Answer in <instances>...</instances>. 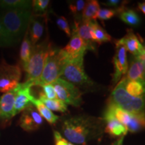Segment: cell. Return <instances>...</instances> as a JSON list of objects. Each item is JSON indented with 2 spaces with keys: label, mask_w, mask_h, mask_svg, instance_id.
I'll return each instance as SVG.
<instances>
[{
  "label": "cell",
  "mask_w": 145,
  "mask_h": 145,
  "mask_svg": "<svg viewBox=\"0 0 145 145\" xmlns=\"http://www.w3.org/2000/svg\"><path fill=\"white\" fill-rule=\"evenodd\" d=\"M93 21L75 22L73 28L77 32L79 37L86 42L89 47V50H95V39L93 32Z\"/></svg>",
  "instance_id": "13"
},
{
  "label": "cell",
  "mask_w": 145,
  "mask_h": 145,
  "mask_svg": "<svg viewBox=\"0 0 145 145\" xmlns=\"http://www.w3.org/2000/svg\"><path fill=\"white\" fill-rule=\"evenodd\" d=\"M93 32L95 39V43L101 44L103 43L112 41V37L108 32L101 27L95 20L93 21Z\"/></svg>",
  "instance_id": "27"
},
{
  "label": "cell",
  "mask_w": 145,
  "mask_h": 145,
  "mask_svg": "<svg viewBox=\"0 0 145 145\" xmlns=\"http://www.w3.org/2000/svg\"><path fill=\"white\" fill-rule=\"evenodd\" d=\"M57 95V98L66 104L79 107L82 104L83 93L72 83L59 78L51 83Z\"/></svg>",
  "instance_id": "7"
},
{
  "label": "cell",
  "mask_w": 145,
  "mask_h": 145,
  "mask_svg": "<svg viewBox=\"0 0 145 145\" xmlns=\"http://www.w3.org/2000/svg\"><path fill=\"white\" fill-rule=\"evenodd\" d=\"M125 8V7L119 9H99L96 16V19L101 20H108L111 19L117 14H120Z\"/></svg>",
  "instance_id": "29"
},
{
  "label": "cell",
  "mask_w": 145,
  "mask_h": 145,
  "mask_svg": "<svg viewBox=\"0 0 145 145\" xmlns=\"http://www.w3.org/2000/svg\"><path fill=\"white\" fill-rule=\"evenodd\" d=\"M32 46L31 41L29 38L28 30H26V33L24 36V39L22 42L20 46V57L21 63L22 64L23 68H24L28 64L29 59L31 56L32 51Z\"/></svg>",
  "instance_id": "21"
},
{
  "label": "cell",
  "mask_w": 145,
  "mask_h": 145,
  "mask_svg": "<svg viewBox=\"0 0 145 145\" xmlns=\"http://www.w3.org/2000/svg\"><path fill=\"white\" fill-rule=\"evenodd\" d=\"M34 83L31 81H26L24 83H19L15 88L16 95L14 105V116L23 112L30 106L34 96L31 93V88Z\"/></svg>",
  "instance_id": "9"
},
{
  "label": "cell",
  "mask_w": 145,
  "mask_h": 145,
  "mask_svg": "<svg viewBox=\"0 0 145 145\" xmlns=\"http://www.w3.org/2000/svg\"><path fill=\"white\" fill-rule=\"evenodd\" d=\"M125 89L134 97H142L144 93V82L141 81L128 80L123 77Z\"/></svg>",
  "instance_id": "20"
},
{
  "label": "cell",
  "mask_w": 145,
  "mask_h": 145,
  "mask_svg": "<svg viewBox=\"0 0 145 145\" xmlns=\"http://www.w3.org/2000/svg\"><path fill=\"white\" fill-rule=\"evenodd\" d=\"M61 77L75 86H91L94 84L84 70L83 57L67 60L63 68Z\"/></svg>",
  "instance_id": "6"
},
{
  "label": "cell",
  "mask_w": 145,
  "mask_h": 145,
  "mask_svg": "<svg viewBox=\"0 0 145 145\" xmlns=\"http://www.w3.org/2000/svg\"><path fill=\"white\" fill-rule=\"evenodd\" d=\"M54 145H67L69 141L63 138L58 131H54Z\"/></svg>",
  "instance_id": "34"
},
{
  "label": "cell",
  "mask_w": 145,
  "mask_h": 145,
  "mask_svg": "<svg viewBox=\"0 0 145 145\" xmlns=\"http://www.w3.org/2000/svg\"><path fill=\"white\" fill-rule=\"evenodd\" d=\"M31 16V10H2L0 12V24L13 45L19 42L26 33Z\"/></svg>",
  "instance_id": "2"
},
{
  "label": "cell",
  "mask_w": 145,
  "mask_h": 145,
  "mask_svg": "<svg viewBox=\"0 0 145 145\" xmlns=\"http://www.w3.org/2000/svg\"><path fill=\"white\" fill-rule=\"evenodd\" d=\"M145 53L139 56H133L130 59V67L126 72V79L128 80L141 81L144 82Z\"/></svg>",
  "instance_id": "16"
},
{
  "label": "cell",
  "mask_w": 145,
  "mask_h": 145,
  "mask_svg": "<svg viewBox=\"0 0 145 145\" xmlns=\"http://www.w3.org/2000/svg\"><path fill=\"white\" fill-rule=\"evenodd\" d=\"M144 113L132 114L131 120L126 126L128 132L135 133L140 131L144 127Z\"/></svg>",
  "instance_id": "26"
},
{
  "label": "cell",
  "mask_w": 145,
  "mask_h": 145,
  "mask_svg": "<svg viewBox=\"0 0 145 145\" xmlns=\"http://www.w3.org/2000/svg\"><path fill=\"white\" fill-rule=\"evenodd\" d=\"M106 125H104V132L113 138L125 137L128 133V130L124 125L119 122L114 118H108L103 120Z\"/></svg>",
  "instance_id": "18"
},
{
  "label": "cell",
  "mask_w": 145,
  "mask_h": 145,
  "mask_svg": "<svg viewBox=\"0 0 145 145\" xmlns=\"http://www.w3.org/2000/svg\"><path fill=\"white\" fill-rule=\"evenodd\" d=\"M39 99L50 110L60 112H67V104L59 99H49L46 98L44 94L40 93V94Z\"/></svg>",
  "instance_id": "24"
},
{
  "label": "cell",
  "mask_w": 145,
  "mask_h": 145,
  "mask_svg": "<svg viewBox=\"0 0 145 145\" xmlns=\"http://www.w3.org/2000/svg\"><path fill=\"white\" fill-rule=\"evenodd\" d=\"M67 58L62 49L52 48L47 56L42 72L39 79L34 81V86L51 84L61 77L63 68Z\"/></svg>",
  "instance_id": "3"
},
{
  "label": "cell",
  "mask_w": 145,
  "mask_h": 145,
  "mask_svg": "<svg viewBox=\"0 0 145 145\" xmlns=\"http://www.w3.org/2000/svg\"><path fill=\"white\" fill-rule=\"evenodd\" d=\"M116 50L113 58V64L114 72L112 75L113 84L117 83L123 75L126 74L128 69V61H127L126 50L125 47L120 44H116Z\"/></svg>",
  "instance_id": "12"
},
{
  "label": "cell",
  "mask_w": 145,
  "mask_h": 145,
  "mask_svg": "<svg viewBox=\"0 0 145 145\" xmlns=\"http://www.w3.org/2000/svg\"><path fill=\"white\" fill-rule=\"evenodd\" d=\"M50 3L49 0H34L32 1V8L34 14L46 15V11Z\"/></svg>",
  "instance_id": "30"
},
{
  "label": "cell",
  "mask_w": 145,
  "mask_h": 145,
  "mask_svg": "<svg viewBox=\"0 0 145 145\" xmlns=\"http://www.w3.org/2000/svg\"><path fill=\"white\" fill-rule=\"evenodd\" d=\"M120 14L121 20L132 26H137L140 24V18L135 10L125 8Z\"/></svg>",
  "instance_id": "25"
},
{
  "label": "cell",
  "mask_w": 145,
  "mask_h": 145,
  "mask_svg": "<svg viewBox=\"0 0 145 145\" xmlns=\"http://www.w3.org/2000/svg\"><path fill=\"white\" fill-rule=\"evenodd\" d=\"M46 15H36L32 14L29 22L28 30L29 38L32 46L37 44L43 35L44 30V23L46 20Z\"/></svg>",
  "instance_id": "15"
},
{
  "label": "cell",
  "mask_w": 145,
  "mask_h": 145,
  "mask_svg": "<svg viewBox=\"0 0 145 145\" xmlns=\"http://www.w3.org/2000/svg\"><path fill=\"white\" fill-rule=\"evenodd\" d=\"M125 3H126V1L122 3V1H120V0H109V1H107L106 2L102 3V4L107 5V6L114 7V8H116L117 7V9H119L124 7V5Z\"/></svg>",
  "instance_id": "35"
},
{
  "label": "cell",
  "mask_w": 145,
  "mask_h": 145,
  "mask_svg": "<svg viewBox=\"0 0 145 145\" xmlns=\"http://www.w3.org/2000/svg\"><path fill=\"white\" fill-rule=\"evenodd\" d=\"M12 46H13V44L10 37L0 24V47H9Z\"/></svg>",
  "instance_id": "32"
},
{
  "label": "cell",
  "mask_w": 145,
  "mask_h": 145,
  "mask_svg": "<svg viewBox=\"0 0 145 145\" xmlns=\"http://www.w3.org/2000/svg\"><path fill=\"white\" fill-rule=\"evenodd\" d=\"M42 88L43 89V94L46 98L49 99H58L55 91H54V88L51 84L45 85V86H42Z\"/></svg>",
  "instance_id": "33"
},
{
  "label": "cell",
  "mask_w": 145,
  "mask_h": 145,
  "mask_svg": "<svg viewBox=\"0 0 145 145\" xmlns=\"http://www.w3.org/2000/svg\"><path fill=\"white\" fill-rule=\"evenodd\" d=\"M104 121L101 118L77 115L63 120L61 130L69 142L80 145H88L93 140L103 137Z\"/></svg>",
  "instance_id": "1"
},
{
  "label": "cell",
  "mask_w": 145,
  "mask_h": 145,
  "mask_svg": "<svg viewBox=\"0 0 145 145\" xmlns=\"http://www.w3.org/2000/svg\"><path fill=\"white\" fill-rule=\"evenodd\" d=\"M85 5H86V1L83 0L72 1L69 4V8L75 18V22L81 21L82 13Z\"/></svg>",
  "instance_id": "28"
},
{
  "label": "cell",
  "mask_w": 145,
  "mask_h": 145,
  "mask_svg": "<svg viewBox=\"0 0 145 145\" xmlns=\"http://www.w3.org/2000/svg\"><path fill=\"white\" fill-rule=\"evenodd\" d=\"M109 100L130 114L144 113V96L134 97L130 95L125 89L123 78L112 91Z\"/></svg>",
  "instance_id": "4"
},
{
  "label": "cell",
  "mask_w": 145,
  "mask_h": 145,
  "mask_svg": "<svg viewBox=\"0 0 145 145\" xmlns=\"http://www.w3.org/2000/svg\"><path fill=\"white\" fill-rule=\"evenodd\" d=\"M67 145H75L74 144H72V143H71V142H68V144Z\"/></svg>",
  "instance_id": "38"
},
{
  "label": "cell",
  "mask_w": 145,
  "mask_h": 145,
  "mask_svg": "<svg viewBox=\"0 0 145 145\" xmlns=\"http://www.w3.org/2000/svg\"><path fill=\"white\" fill-rule=\"evenodd\" d=\"M99 10V4L97 0H90L86 3L82 13V21L95 20L96 16Z\"/></svg>",
  "instance_id": "23"
},
{
  "label": "cell",
  "mask_w": 145,
  "mask_h": 145,
  "mask_svg": "<svg viewBox=\"0 0 145 145\" xmlns=\"http://www.w3.org/2000/svg\"><path fill=\"white\" fill-rule=\"evenodd\" d=\"M15 89L0 96V120L8 122L14 117Z\"/></svg>",
  "instance_id": "17"
},
{
  "label": "cell",
  "mask_w": 145,
  "mask_h": 145,
  "mask_svg": "<svg viewBox=\"0 0 145 145\" xmlns=\"http://www.w3.org/2000/svg\"><path fill=\"white\" fill-rule=\"evenodd\" d=\"M56 23L61 30H62L67 34V36H71V28L69 25L68 22L67 21L66 18L63 16H57L56 19Z\"/></svg>",
  "instance_id": "31"
},
{
  "label": "cell",
  "mask_w": 145,
  "mask_h": 145,
  "mask_svg": "<svg viewBox=\"0 0 145 145\" xmlns=\"http://www.w3.org/2000/svg\"><path fill=\"white\" fill-rule=\"evenodd\" d=\"M43 123V118L33 105H30L22 112L19 120L20 126L26 132L35 131L39 129Z\"/></svg>",
  "instance_id": "10"
},
{
  "label": "cell",
  "mask_w": 145,
  "mask_h": 145,
  "mask_svg": "<svg viewBox=\"0 0 145 145\" xmlns=\"http://www.w3.org/2000/svg\"><path fill=\"white\" fill-rule=\"evenodd\" d=\"M125 137H120L117 139L115 142H113V144L112 145H122L123 144V141H124V138Z\"/></svg>",
  "instance_id": "36"
},
{
  "label": "cell",
  "mask_w": 145,
  "mask_h": 145,
  "mask_svg": "<svg viewBox=\"0 0 145 145\" xmlns=\"http://www.w3.org/2000/svg\"><path fill=\"white\" fill-rule=\"evenodd\" d=\"M138 8L143 14H145V3H139L138 5Z\"/></svg>",
  "instance_id": "37"
},
{
  "label": "cell",
  "mask_w": 145,
  "mask_h": 145,
  "mask_svg": "<svg viewBox=\"0 0 145 145\" xmlns=\"http://www.w3.org/2000/svg\"><path fill=\"white\" fill-rule=\"evenodd\" d=\"M115 43L116 44L124 46L126 51H129L135 57L145 53L144 46H142L137 35L130 29L127 30V34L124 37L117 40Z\"/></svg>",
  "instance_id": "14"
},
{
  "label": "cell",
  "mask_w": 145,
  "mask_h": 145,
  "mask_svg": "<svg viewBox=\"0 0 145 145\" xmlns=\"http://www.w3.org/2000/svg\"><path fill=\"white\" fill-rule=\"evenodd\" d=\"M22 70L18 65H10L4 59L0 63V92L7 93L19 84Z\"/></svg>",
  "instance_id": "8"
},
{
  "label": "cell",
  "mask_w": 145,
  "mask_h": 145,
  "mask_svg": "<svg viewBox=\"0 0 145 145\" xmlns=\"http://www.w3.org/2000/svg\"><path fill=\"white\" fill-rule=\"evenodd\" d=\"M2 10H31L32 1L29 0H2L0 1Z\"/></svg>",
  "instance_id": "22"
},
{
  "label": "cell",
  "mask_w": 145,
  "mask_h": 145,
  "mask_svg": "<svg viewBox=\"0 0 145 145\" xmlns=\"http://www.w3.org/2000/svg\"><path fill=\"white\" fill-rule=\"evenodd\" d=\"M31 104L33 105L34 107H35L42 118L46 120L50 124L53 125L56 124L57 121L59 120V117L52 113L51 110H50L46 106H45V105L42 101H40L39 99L34 97L32 99Z\"/></svg>",
  "instance_id": "19"
},
{
  "label": "cell",
  "mask_w": 145,
  "mask_h": 145,
  "mask_svg": "<svg viewBox=\"0 0 145 145\" xmlns=\"http://www.w3.org/2000/svg\"><path fill=\"white\" fill-rule=\"evenodd\" d=\"M62 50L68 60L84 57L86 50H89V47L86 42L79 37L76 30L73 28L71 36V40L67 46L62 48Z\"/></svg>",
  "instance_id": "11"
},
{
  "label": "cell",
  "mask_w": 145,
  "mask_h": 145,
  "mask_svg": "<svg viewBox=\"0 0 145 145\" xmlns=\"http://www.w3.org/2000/svg\"><path fill=\"white\" fill-rule=\"evenodd\" d=\"M51 43L48 39L32 47V51L28 64L24 69L26 72V81H34L40 77L45 60L52 48Z\"/></svg>",
  "instance_id": "5"
}]
</instances>
